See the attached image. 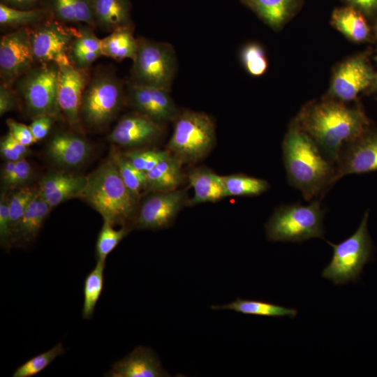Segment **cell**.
I'll return each instance as SVG.
<instances>
[{
  "mask_svg": "<svg viewBox=\"0 0 377 377\" xmlns=\"http://www.w3.org/2000/svg\"><path fill=\"white\" fill-rule=\"evenodd\" d=\"M170 154L167 149H135L123 152L124 156L135 168L145 174Z\"/></svg>",
  "mask_w": 377,
  "mask_h": 377,
  "instance_id": "f35d334b",
  "label": "cell"
},
{
  "mask_svg": "<svg viewBox=\"0 0 377 377\" xmlns=\"http://www.w3.org/2000/svg\"><path fill=\"white\" fill-rule=\"evenodd\" d=\"M186 178L193 189V196L188 199L187 206L216 202L226 197L222 176L209 168H193L189 171Z\"/></svg>",
  "mask_w": 377,
  "mask_h": 377,
  "instance_id": "cb8c5ba5",
  "label": "cell"
},
{
  "mask_svg": "<svg viewBox=\"0 0 377 377\" xmlns=\"http://www.w3.org/2000/svg\"><path fill=\"white\" fill-rule=\"evenodd\" d=\"M105 261L97 260L94 269L87 275L83 286V319H91L104 287Z\"/></svg>",
  "mask_w": 377,
  "mask_h": 377,
  "instance_id": "d6a6232c",
  "label": "cell"
},
{
  "mask_svg": "<svg viewBox=\"0 0 377 377\" xmlns=\"http://www.w3.org/2000/svg\"><path fill=\"white\" fill-rule=\"evenodd\" d=\"M337 182L345 175L377 171V131H366L346 145L335 165Z\"/></svg>",
  "mask_w": 377,
  "mask_h": 377,
  "instance_id": "9a60e30c",
  "label": "cell"
},
{
  "mask_svg": "<svg viewBox=\"0 0 377 377\" xmlns=\"http://www.w3.org/2000/svg\"><path fill=\"white\" fill-rule=\"evenodd\" d=\"M22 104L20 98L13 84L1 82L0 84V116L15 111Z\"/></svg>",
  "mask_w": 377,
  "mask_h": 377,
  "instance_id": "b9f144b4",
  "label": "cell"
},
{
  "mask_svg": "<svg viewBox=\"0 0 377 377\" xmlns=\"http://www.w3.org/2000/svg\"><path fill=\"white\" fill-rule=\"evenodd\" d=\"M138 40L128 81L171 91L177 69L174 47L169 43L144 37L138 38Z\"/></svg>",
  "mask_w": 377,
  "mask_h": 377,
  "instance_id": "ba28073f",
  "label": "cell"
},
{
  "mask_svg": "<svg viewBox=\"0 0 377 377\" xmlns=\"http://www.w3.org/2000/svg\"><path fill=\"white\" fill-rule=\"evenodd\" d=\"M214 310H230L237 313L270 317H289L293 319L297 315V310L260 300L237 298L235 301L223 305H212Z\"/></svg>",
  "mask_w": 377,
  "mask_h": 377,
  "instance_id": "83f0119b",
  "label": "cell"
},
{
  "mask_svg": "<svg viewBox=\"0 0 377 377\" xmlns=\"http://www.w3.org/2000/svg\"><path fill=\"white\" fill-rule=\"evenodd\" d=\"M296 119L334 165L343 148L367 131L369 126L361 110L332 100L306 105Z\"/></svg>",
  "mask_w": 377,
  "mask_h": 377,
  "instance_id": "6da1fadb",
  "label": "cell"
},
{
  "mask_svg": "<svg viewBox=\"0 0 377 377\" xmlns=\"http://www.w3.org/2000/svg\"><path fill=\"white\" fill-rule=\"evenodd\" d=\"M0 244L1 246L6 251H9L13 246L8 194L6 191H2L0 197Z\"/></svg>",
  "mask_w": 377,
  "mask_h": 377,
  "instance_id": "ab89813d",
  "label": "cell"
},
{
  "mask_svg": "<svg viewBox=\"0 0 377 377\" xmlns=\"http://www.w3.org/2000/svg\"><path fill=\"white\" fill-rule=\"evenodd\" d=\"M356 6L367 10H372L377 8V0H350Z\"/></svg>",
  "mask_w": 377,
  "mask_h": 377,
  "instance_id": "7dc6e473",
  "label": "cell"
},
{
  "mask_svg": "<svg viewBox=\"0 0 377 377\" xmlns=\"http://www.w3.org/2000/svg\"><path fill=\"white\" fill-rule=\"evenodd\" d=\"M110 158L116 165L119 173L126 186L140 198L142 191H146V174L135 168L122 152L112 149Z\"/></svg>",
  "mask_w": 377,
  "mask_h": 377,
  "instance_id": "836d02e7",
  "label": "cell"
},
{
  "mask_svg": "<svg viewBox=\"0 0 377 377\" xmlns=\"http://www.w3.org/2000/svg\"><path fill=\"white\" fill-rule=\"evenodd\" d=\"M126 103V84L114 69L97 68L84 90L80 119L90 128H102L112 122Z\"/></svg>",
  "mask_w": 377,
  "mask_h": 377,
  "instance_id": "277c9868",
  "label": "cell"
},
{
  "mask_svg": "<svg viewBox=\"0 0 377 377\" xmlns=\"http://www.w3.org/2000/svg\"><path fill=\"white\" fill-rule=\"evenodd\" d=\"M187 200L186 190L151 193L138 207L133 227L153 230L169 228Z\"/></svg>",
  "mask_w": 377,
  "mask_h": 377,
  "instance_id": "8fae6325",
  "label": "cell"
},
{
  "mask_svg": "<svg viewBox=\"0 0 377 377\" xmlns=\"http://www.w3.org/2000/svg\"><path fill=\"white\" fill-rule=\"evenodd\" d=\"M163 131L164 125L133 111L119 120L108 140L123 147H140L158 140Z\"/></svg>",
  "mask_w": 377,
  "mask_h": 377,
  "instance_id": "2e32d148",
  "label": "cell"
},
{
  "mask_svg": "<svg viewBox=\"0 0 377 377\" xmlns=\"http://www.w3.org/2000/svg\"><path fill=\"white\" fill-rule=\"evenodd\" d=\"M52 208L37 188L23 215L14 245H25L34 241Z\"/></svg>",
  "mask_w": 377,
  "mask_h": 377,
  "instance_id": "484cf974",
  "label": "cell"
},
{
  "mask_svg": "<svg viewBox=\"0 0 377 377\" xmlns=\"http://www.w3.org/2000/svg\"><path fill=\"white\" fill-rule=\"evenodd\" d=\"M375 73L362 57L343 61L336 70L330 94L341 102L350 101L374 82Z\"/></svg>",
  "mask_w": 377,
  "mask_h": 377,
  "instance_id": "e0dca14e",
  "label": "cell"
},
{
  "mask_svg": "<svg viewBox=\"0 0 377 377\" xmlns=\"http://www.w3.org/2000/svg\"><path fill=\"white\" fill-rule=\"evenodd\" d=\"M369 212L363 215L356 231L339 244L327 241L333 248L332 258L321 276L335 285L357 282L364 266L371 259L374 246L368 231Z\"/></svg>",
  "mask_w": 377,
  "mask_h": 377,
  "instance_id": "52a82bcc",
  "label": "cell"
},
{
  "mask_svg": "<svg viewBox=\"0 0 377 377\" xmlns=\"http://www.w3.org/2000/svg\"><path fill=\"white\" fill-rule=\"evenodd\" d=\"M131 228L121 226L119 230L114 226L103 221L98 235L95 254L97 260L105 261L108 256L117 247L119 242L128 234Z\"/></svg>",
  "mask_w": 377,
  "mask_h": 377,
  "instance_id": "d590c367",
  "label": "cell"
},
{
  "mask_svg": "<svg viewBox=\"0 0 377 377\" xmlns=\"http://www.w3.org/2000/svg\"><path fill=\"white\" fill-rule=\"evenodd\" d=\"M58 77V64H35L13 83L26 113L32 119L41 115H50L55 119L60 117Z\"/></svg>",
  "mask_w": 377,
  "mask_h": 377,
  "instance_id": "9c48e42d",
  "label": "cell"
},
{
  "mask_svg": "<svg viewBox=\"0 0 377 377\" xmlns=\"http://www.w3.org/2000/svg\"><path fill=\"white\" fill-rule=\"evenodd\" d=\"M332 21L339 31L355 42H362L369 36V28L365 19L353 8L336 9Z\"/></svg>",
  "mask_w": 377,
  "mask_h": 377,
  "instance_id": "f546056e",
  "label": "cell"
},
{
  "mask_svg": "<svg viewBox=\"0 0 377 377\" xmlns=\"http://www.w3.org/2000/svg\"><path fill=\"white\" fill-rule=\"evenodd\" d=\"M37 188L22 186L8 194V209L10 219L13 246L25 210Z\"/></svg>",
  "mask_w": 377,
  "mask_h": 377,
  "instance_id": "e575fe53",
  "label": "cell"
},
{
  "mask_svg": "<svg viewBox=\"0 0 377 377\" xmlns=\"http://www.w3.org/2000/svg\"><path fill=\"white\" fill-rule=\"evenodd\" d=\"M6 124L8 133L21 144L29 147L36 142L29 126L17 122L13 119H8Z\"/></svg>",
  "mask_w": 377,
  "mask_h": 377,
  "instance_id": "7bdbcfd3",
  "label": "cell"
},
{
  "mask_svg": "<svg viewBox=\"0 0 377 377\" xmlns=\"http://www.w3.org/2000/svg\"><path fill=\"white\" fill-rule=\"evenodd\" d=\"M245 70L253 76H260L267 71L268 63L263 48L258 43L246 45L240 52Z\"/></svg>",
  "mask_w": 377,
  "mask_h": 377,
  "instance_id": "74e56055",
  "label": "cell"
},
{
  "mask_svg": "<svg viewBox=\"0 0 377 377\" xmlns=\"http://www.w3.org/2000/svg\"><path fill=\"white\" fill-rule=\"evenodd\" d=\"M48 18L49 14L43 8L22 10L0 3V26L3 29L31 28Z\"/></svg>",
  "mask_w": 377,
  "mask_h": 377,
  "instance_id": "4dcf8cb0",
  "label": "cell"
},
{
  "mask_svg": "<svg viewBox=\"0 0 377 377\" xmlns=\"http://www.w3.org/2000/svg\"><path fill=\"white\" fill-rule=\"evenodd\" d=\"M226 197H253L266 192L270 187L263 179L237 173L222 176Z\"/></svg>",
  "mask_w": 377,
  "mask_h": 377,
  "instance_id": "1f68e13d",
  "label": "cell"
},
{
  "mask_svg": "<svg viewBox=\"0 0 377 377\" xmlns=\"http://www.w3.org/2000/svg\"><path fill=\"white\" fill-rule=\"evenodd\" d=\"M40 8L51 19L68 26L87 24L96 29L93 0H42Z\"/></svg>",
  "mask_w": 377,
  "mask_h": 377,
  "instance_id": "44dd1931",
  "label": "cell"
},
{
  "mask_svg": "<svg viewBox=\"0 0 377 377\" xmlns=\"http://www.w3.org/2000/svg\"><path fill=\"white\" fill-rule=\"evenodd\" d=\"M173 132L167 150L182 163L205 158L216 142V130L210 116L191 110L179 111L173 121Z\"/></svg>",
  "mask_w": 377,
  "mask_h": 377,
  "instance_id": "8992f818",
  "label": "cell"
},
{
  "mask_svg": "<svg viewBox=\"0 0 377 377\" xmlns=\"http://www.w3.org/2000/svg\"><path fill=\"white\" fill-rule=\"evenodd\" d=\"M134 27L117 29L101 39L103 56L117 61L126 59L133 60L138 50V40L133 35Z\"/></svg>",
  "mask_w": 377,
  "mask_h": 377,
  "instance_id": "4316f807",
  "label": "cell"
},
{
  "mask_svg": "<svg viewBox=\"0 0 377 377\" xmlns=\"http://www.w3.org/2000/svg\"><path fill=\"white\" fill-rule=\"evenodd\" d=\"M282 154L289 184L298 189L306 200L320 199L337 182L335 165L324 156L296 119L283 138Z\"/></svg>",
  "mask_w": 377,
  "mask_h": 377,
  "instance_id": "7a4b0ae2",
  "label": "cell"
},
{
  "mask_svg": "<svg viewBox=\"0 0 377 377\" xmlns=\"http://www.w3.org/2000/svg\"><path fill=\"white\" fill-rule=\"evenodd\" d=\"M89 75L71 63L59 65L57 101L61 112L71 126L80 121L82 98Z\"/></svg>",
  "mask_w": 377,
  "mask_h": 377,
  "instance_id": "5bb4252c",
  "label": "cell"
},
{
  "mask_svg": "<svg viewBox=\"0 0 377 377\" xmlns=\"http://www.w3.org/2000/svg\"><path fill=\"white\" fill-rule=\"evenodd\" d=\"M91 147L83 137L70 132H58L48 142L47 156L57 165L74 168L90 156Z\"/></svg>",
  "mask_w": 377,
  "mask_h": 377,
  "instance_id": "d6986e66",
  "label": "cell"
},
{
  "mask_svg": "<svg viewBox=\"0 0 377 377\" xmlns=\"http://www.w3.org/2000/svg\"><path fill=\"white\" fill-rule=\"evenodd\" d=\"M87 177L52 172L47 174L40 182L38 191L44 200L52 207L74 198H80Z\"/></svg>",
  "mask_w": 377,
  "mask_h": 377,
  "instance_id": "ffe728a7",
  "label": "cell"
},
{
  "mask_svg": "<svg viewBox=\"0 0 377 377\" xmlns=\"http://www.w3.org/2000/svg\"><path fill=\"white\" fill-rule=\"evenodd\" d=\"M79 198L98 212L103 221L131 228L138 210L139 198L126 186L110 158L87 176Z\"/></svg>",
  "mask_w": 377,
  "mask_h": 377,
  "instance_id": "3957f363",
  "label": "cell"
},
{
  "mask_svg": "<svg viewBox=\"0 0 377 377\" xmlns=\"http://www.w3.org/2000/svg\"><path fill=\"white\" fill-rule=\"evenodd\" d=\"M92 27L77 26V31L69 47L68 57L75 68L89 71L91 65L101 56V39L98 38Z\"/></svg>",
  "mask_w": 377,
  "mask_h": 377,
  "instance_id": "603a6c76",
  "label": "cell"
},
{
  "mask_svg": "<svg viewBox=\"0 0 377 377\" xmlns=\"http://www.w3.org/2000/svg\"><path fill=\"white\" fill-rule=\"evenodd\" d=\"M108 377H168L156 353L150 348L139 346L122 359L114 362L104 375Z\"/></svg>",
  "mask_w": 377,
  "mask_h": 377,
  "instance_id": "ac0fdd59",
  "label": "cell"
},
{
  "mask_svg": "<svg viewBox=\"0 0 377 377\" xmlns=\"http://www.w3.org/2000/svg\"><path fill=\"white\" fill-rule=\"evenodd\" d=\"M77 27L68 26L48 18L29 28L36 64L70 63L68 52Z\"/></svg>",
  "mask_w": 377,
  "mask_h": 377,
  "instance_id": "30bf717a",
  "label": "cell"
},
{
  "mask_svg": "<svg viewBox=\"0 0 377 377\" xmlns=\"http://www.w3.org/2000/svg\"><path fill=\"white\" fill-rule=\"evenodd\" d=\"M126 104L134 112L164 125L174 121L179 111L170 95V91L126 83Z\"/></svg>",
  "mask_w": 377,
  "mask_h": 377,
  "instance_id": "4fadbf2b",
  "label": "cell"
},
{
  "mask_svg": "<svg viewBox=\"0 0 377 377\" xmlns=\"http://www.w3.org/2000/svg\"><path fill=\"white\" fill-rule=\"evenodd\" d=\"M0 151L6 161H17L23 159L13 147L8 133L1 139Z\"/></svg>",
  "mask_w": 377,
  "mask_h": 377,
  "instance_id": "f6af8a7d",
  "label": "cell"
},
{
  "mask_svg": "<svg viewBox=\"0 0 377 377\" xmlns=\"http://www.w3.org/2000/svg\"><path fill=\"white\" fill-rule=\"evenodd\" d=\"M267 25L280 28L292 13L295 0H242Z\"/></svg>",
  "mask_w": 377,
  "mask_h": 377,
  "instance_id": "f1b7e54d",
  "label": "cell"
},
{
  "mask_svg": "<svg viewBox=\"0 0 377 377\" xmlns=\"http://www.w3.org/2000/svg\"><path fill=\"white\" fill-rule=\"evenodd\" d=\"M376 60H377V58H376ZM374 82H375V85H376V87H377V72L375 74V80H374Z\"/></svg>",
  "mask_w": 377,
  "mask_h": 377,
  "instance_id": "c3c4849f",
  "label": "cell"
},
{
  "mask_svg": "<svg viewBox=\"0 0 377 377\" xmlns=\"http://www.w3.org/2000/svg\"><path fill=\"white\" fill-rule=\"evenodd\" d=\"M325 210L319 200L277 207L265 225L271 242H302L314 237L325 239Z\"/></svg>",
  "mask_w": 377,
  "mask_h": 377,
  "instance_id": "5b68a950",
  "label": "cell"
},
{
  "mask_svg": "<svg viewBox=\"0 0 377 377\" xmlns=\"http://www.w3.org/2000/svg\"><path fill=\"white\" fill-rule=\"evenodd\" d=\"M32 175V167L26 158L17 161L13 174L2 185V191H7L9 189L25 186L31 179Z\"/></svg>",
  "mask_w": 377,
  "mask_h": 377,
  "instance_id": "60d3db41",
  "label": "cell"
},
{
  "mask_svg": "<svg viewBox=\"0 0 377 377\" xmlns=\"http://www.w3.org/2000/svg\"><path fill=\"white\" fill-rule=\"evenodd\" d=\"M41 1L42 0H0V3L14 8L32 10L41 8Z\"/></svg>",
  "mask_w": 377,
  "mask_h": 377,
  "instance_id": "bcb514c9",
  "label": "cell"
},
{
  "mask_svg": "<svg viewBox=\"0 0 377 377\" xmlns=\"http://www.w3.org/2000/svg\"><path fill=\"white\" fill-rule=\"evenodd\" d=\"M130 0H93L96 29L110 33L119 29L134 27Z\"/></svg>",
  "mask_w": 377,
  "mask_h": 377,
  "instance_id": "7402d4cb",
  "label": "cell"
},
{
  "mask_svg": "<svg viewBox=\"0 0 377 377\" xmlns=\"http://www.w3.org/2000/svg\"><path fill=\"white\" fill-rule=\"evenodd\" d=\"M54 119L55 118L50 115H41L33 119L29 128L36 142L48 135Z\"/></svg>",
  "mask_w": 377,
  "mask_h": 377,
  "instance_id": "ee69618b",
  "label": "cell"
},
{
  "mask_svg": "<svg viewBox=\"0 0 377 377\" xmlns=\"http://www.w3.org/2000/svg\"><path fill=\"white\" fill-rule=\"evenodd\" d=\"M182 163L170 154L146 173V191L166 192L178 189L185 182Z\"/></svg>",
  "mask_w": 377,
  "mask_h": 377,
  "instance_id": "d4e9b609",
  "label": "cell"
},
{
  "mask_svg": "<svg viewBox=\"0 0 377 377\" xmlns=\"http://www.w3.org/2000/svg\"><path fill=\"white\" fill-rule=\"evenodd\" d=\"M36 64L29 28L9 31L0 40L1 82L13 83Z\"/></svg>",
  "mask_w": 377,
  "mask_h": 377,
  "instance_id": "7c38bea8",
  "label": "cell"
},
{
  "mask_svg": "<svg viewBox=\"0 0 377 377\" xmlns=\"http://www.w3.org/2000/svg\"><path fill=\"white\" fill-rule=\"evenodd\" d=\"M65 353L61 342L50 350L38 354L20 365L13 372V377H31L47 367L57 357Z\"/></svg>",
  "mask_w": 377,
  "mask_h": 377,
  "instance_id": "8d00e7d4",
  "label": "cell"
}]
</instances>
